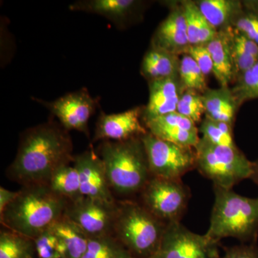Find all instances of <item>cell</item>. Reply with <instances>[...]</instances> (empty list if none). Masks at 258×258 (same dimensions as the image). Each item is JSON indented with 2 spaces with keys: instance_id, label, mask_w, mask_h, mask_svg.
Segmentation results:
<instances>
[{
  "instance_id": "obj_1",
  "label": "cell",
  "mask_w": 258,
  "mask_h": 258,
  "mask_svg": "<svg viewBox=\"0 0 258 258\" xmlns=\"http://www.w3.org/2000/svg\"><path fill=\"white\" fill-rule=\"evenodd\" d=\"M69 132L53 120L25 130L18 152L8 170L10 179L22 186L47 184L60 166L74 163Z\"/></svg>"
},
{
  "instance_id": "obj_2",
  "label": "cell",
  "mask_w": 258,
  "mask_h": 258,
  "mask_svg": "<svg viewBox=\"0 0 258 258\" xmlns=\"http://www.w3.org/2000/svg\"><path fill=\"white\" fill-rule=\"evenodd\" d=\"M69 203L47 184L27 185L0 214V221L7 230L35 240L64 215Z\"/></svg>"
},
{
  "instance_id": "obj_3",
  "label": "cell",
  "mask_w": 258,
  "mask_h": 258,
  "mask_svg": "<svg viewBox=\"0 0 258 258\" xmlns=\"http://www.w3.org/2000/svg\"><path fill=\"white\" fill-rule=\"evenodd\" d=\"M111 190L122 195L140 193L152 177L142 137L103 141L98 149Z\"/></svg>"
},
{
  "instance_id": "obj_4",
  "label": "cell",
  "mask_w": 258,
  "mask_h": 258,
  "mask_svg": "<svg viewBox=\"0 0 258 258\" xmlns=\"http://www.w3.org/2000/svg\"><path fill=\"white\" fill-rule=\"evenodd\" d=\"M215 203L206 235L220 242L233 237L242 242L256 243L258 236V198L238 195L232 189L214 186Z\"/></svg>"
},
{
  "instance_id": "obj_5",
  "label": "cell",
  "mask_w": 258,
  "mask_h": 258,
  "mask_svg": "<svg viewBox=\"0 0 258 258\" xmlns=\"http://www.w3.org/2000/svg\"><path fill=\"white\" fill-rule=\"evenodd\" d=\"M167 224L148 211L141 203H117L113 237L135 258H148L159 249Z\"/></svg>"
},
{
  "instance_id": "obj_6",
  "label": "cell",
  "mask_w": 258,
  "mask_h": 258,
  "mask_svg": "<svg viewBox=\"0 0 258 258\" xmlns=\"http://www.w3.org/2000/svg\"><path fill=\"white\" fill-rule=\"evenodd\" d=\"M196 169L214 186L232 189L242 180L249 179L252 161L238 147L215 145L200 137L195 147Z\"/></svg>"
},
{
  "instance_id": "obj_7",
  "label": "cell",
  "mask_w": 258,
  "mask_h": 258,
  "mask_svg": "<svg viewBox=\"0 0 258 258\" xmlns=\"http://www.w3.org/2000/svg\"><path fill=\"white\" fill-rule=\"evenodd\" d=\"M141 204L166 224L180 222L190 198L188 186L181 179L152 176L141 191Z\"/></svg>"
},
{
  "instance_id": "obj_8",
  "label": "cell",
  "mask_w": 258,
  "mask_h": 258,
  "mask_svg": "<svg viewBox=\"0 0 258 258\" xmlns=\"http://www.w3.org/2000/svg\"><path fill=\"white\" fill-rule=\"evenodd\" d=\"M142 140L149 161L151 175L166 179H181L196 169L195 148L181 147L153 136L148 132Z\"/></svg>"
},
{
  "instance_id": "obj_9",
  "label": "cell",
  "mask_w": 258,
  "mask_h": 258,
  "mask_svg": "<svg viewBox=\"0 0 258 258\" xmlns=\"http://www.w3.org/2000/svg\"><path fill=\"white\" fill-rule=\"evenodd\" d=\"M220 242L198 235L181 222L167 224L160 246L148 258H219Z\"/></svg>"
},
{
  "instance_id": "obj_10",
  "label": "cell",
  "mask_w": 258,
  "mask_h": 258,
  "mask_svg": "<svg viewBox=\"0 0 258 258\" xmlns=\"http://www.w3.org/2000/svg\"><path fill=\"white\" fill-rule=\"evenodd\" d=\"M35 101L47 108L68 132L77 131L89 136L88 121L96 112L98 103L86 88L67 93L53 101L37 98Z\"/></svg>"
},
{
  "instance_id": "obj_11",
  "label": "cell",
  "mask_w": 258,
  "mask_h": 258,
  "mask_svg": "<svg viewBox=\"0 0 258 258\" xmlns=\"http://www.w3.org/2000/svg\"><path fill=\"white\" fill-rule=\"evenodd\" d=\"M117 203L111 205L83 196L69 202L64 215L89 237L112 235Z\"/></svg>"
},
{
  "instance_id": "obj_12",
  "label": "cell",
  "mask_w": 258,
  "mask_h": 258,
  "mask_svg": "<svg viewBox=\"0 0 258 258\" xmlns=\"http://www.w3.org/2000/svg\"><path fill=\"white\" fill-rule=\"evenodd\" d=\"M74 165L79 174L81 195L114 205L116 203L101 158L93 148L75 156Z\"/></svg>"
},
{
  "instance_id": "obj_13",
  "label": "cell",
  "mask_w": 258,
  "mask_h": 258,
  "mask_svg": "<svg viewBox=\"0 0 258 258\" xmlns=\"http://www.w3.org/2000/svg\"><path fill=\"white\" fill-rule=\"evenodd\" d=\"M143 110L144 107L137 106L112 114L102 111L97 120L93 142H120L145 135L148 130L142 120Z\"/></svg>"
},
{
  "instance_id": "obj_14",
  "label": "cell",
  "mask_w": 258,
  "mask_h": 258,
  "mask_svg": "<svg viewBox=\"0 0 258 258\" xmlns=\"http://www.w3.org/2000/svg\"><path fill=\"white\" fill-rule=\"evenodd\" d=\"M146 3L137 0H80L69 5L71 11L98 15L124 29L140 20Z\"/></svg>"
},
{
  "instance_id": "obj_15",
  "label": "cell",
  "mask_w": 258,
  "mask_h": 258,
  "mask_svg": "<svg viewBox=\"0 0 258 258\" xmlns=\"http://www.w3.org/2000/svg\"><path fill=\"white\" fill-rule=\"evenodd\" d=\"M171 5L169 15L154 32L151 45L176 55H183L190 45L186 20L180 3Z\"/></svg>"
},
{
  "instance_id": "obj_16",
  "label": "cell",
  "mask_w": 258,
  "mask_h": 258,
  "mask_svg": "<svg viewBox=\"0 0 258 258\" xmlns=\"http://www.w3.org/2000/svg\"><path fill=\"white\" fill-rule=\"evenodd\" d=\"M148 85L149 101L144 107L143 122L176 111L180 97L184 91L179 76L150 81Z\"/></svg>"
},
{
  "instance_id": "obj_17",
  "label": "cell",
  "mask_w": 258,
  "mask_h": 258,
  "mask_svg": "<svg viewBox=\"0 0 258 258\" xmlns=\"http://www.w3.org/2000/svg\"><path fill=\"white\" fill-rule=\"evenodd\" d=\"M230 28L217 31L211 41L206 45L213 62L212 74L220 86H230L235 81Z\"/></svg>"
},
{
  "instance_id": "obj_18",
  "label": "cell",
  "mask_w": 258,
  "mask_h": 258,
  "mask_svg": "<svg viewBox=\"0 0 258 258\" xmlns=\"http://www.w3.org/2000/svg\"><path fill=\"white\" fill-rule=\"evenodd\" d=\"M205 116L216 121L234 125L236 114L240 109L230 86L208 88L203 93Z\"/></svg>"
},
{
  "instance_id": "obj_19",
  "label": "cell",
  "mask_w": 258,
  "mask_h": 258,
  "mask_svg": "<svg viewBox=\"0 0 258 258\" xmlns=\"http://www.w3.org/2000/svg\"><path fill=\"white\" fill-rule=\"evenodd\" d=\"M179 55L151 45L142 59L141 75L147 82L179 76Z\"/></svg>"
},
{
  "instance_id": "obj_20",
  "label": "cell",
  "mask_w": 258,
  "mask_h": 258,
  "mask_svg": "<svg viewBox=\"0 0 258 258\" xmlns=\"http://www.w3.org/2000/svg\"><path fill=\"white\" fill-rule=\"evenodd\" d=\"M195 3L217 31L232 27L243 10L242 1L240 0H198Z\"/></svg>"
},
{
  "instance_id": "obj_21",
  "label": "cell",
  "mask_w": 258,
  "mask_h": 258,
  "mask_svg": "<svg viewBox=\"0 0 258 258\" xmlns=\"http://www.w3.org/2000/svg\"><path fill=\"white\" fill-rule=\"evenodd\" d=\"M50 228L63 244L64 258H82L90 239L84 231L64 215Z\"/></svg>"
},
{
  "instance_id": "obj_22",
  "label": "cell",
  "mask_w": 258,
  "mask_h": 258,
  "mask_svg": "<svg viewBox=\"0 0 258 258\" xmlns=\"http://www.w3.org/2000/svg\"><path fill=\"white\" fill-rule=\"evenodd\" d=\"M180 5L186 20L190 45H207L216 35L217 30L205 18L195 1L184 0Z\"/></svg>"
},
{
  "instance_id": "obj_23",
  "label": "cell",
  "mask_w": 258,
  "mask_h": 258,
  "mask_svg": "<svg viewBox=\"0 0 258 258\" xmlns=\"http://www.w3.org/2000/svg\"><path fill=\"white\" fill-rule=\"evenodd\" d=\"M47 184L54 192L69 202L83 197L79 172L71 164L57 168L50 176Z\"/></svg>"
},
{
  "instance_id": "obj_24",
  "label": "cell",
  "mask_w": 258,
  "mask_h": 258,
  "mask_svg": "<svg viewBox=\"0 0 258 258\" xmlns=\"http://www.w3.org/2000/svg\"><path fill=\"white\" fill-rule=\"evenodd\" d=\"M36 252L35 240L13 231L0 232V258H34Z\"/></svg>"
},
{
  "instance_id": "obj_25",
  "label": "cell",
  "mask_w": 258,
  "mask_h": 258,
  "mask_svg": "<svg viewBox=\"0 0 258 258\" xmlns=\"http://www.w3.org/2000/svg\"><path fill=\"white\" fill-rule=\"evenodd\" d=\"M144 124L148 132L157 138L181 147L195 148L200 141L199 131L194 132L185 130L179 127L162 125L154 120H147L144 122Z\"/></svg>"
},
{
  "instance_id": "obj_26",
  "label": "cell",
  "mask_w": 258,
  "mask_h": 258,
  "mask_svg": "<svg viewBox=\"0 0 258 258\" xmlns=\"http://www.w3.org/2000/svg\"><path fill=\"white\" fill-rule=\"evenodd\" d=\"M82 258H135L112 235L90 237Z\"/></svg>"
},
{
  "instance_id": "obj_27",
  "label": "cell",
  "mask_w": 258,
  "mask_h": 258,
  "mask_svg": "<svg viewBox=\"0 0 258 258\" xmlns=\"http://www.w3.org/2000/svg\"><path fill=\"white\" fill-rule=\"evenodd\" d=\"M179 76L184 91L203 93L208 88L206 76L189 55H183L180 59Z\"/></svg>"
},
{
  "instance_id": "obj_28",
  "label": "cell",
  "mask_w": 258,
  "mask_h": 258,
  "mask_svg": "<svg viewBox=\"0 0 258 258\" xmlns=\"http://www.w3.org/2000/svg\"><path fill=\"white\" fill-rule=\"evenodd\" d=\"M231 90L240 107L258 99V62L236 80Z\"/></svg>"
},
{
  "instance_id": "obj_29",
  "label": "cell",
  "mask_w": 258,
  "mask_h": 258,
  "mask_svg": "<svg viewBox=\"0 0 258 258\" xmlns=\"http://www.w3.org/2000/svg\"><path fill=\"white\" fill-rule=\"evenodd\" d=\"M243 10L232 27L258 45V0L242 1Z\"/></svg>"
},
{
  "instance_id": "obj_30",
  "label": "cell",
  "mask_w": 258,
  "mask_h": 258,
  "mask_svg": "<svg viewBox=\"0 0 258 258\" xmlns=\"http://www.w3.org/2000/svg\"><path fill=\"white\" fill-rule=\"evenodd\" d=\"M176 112L200 124L205 114L202 93L191 90L184 91L180 97Z\"/></svg>"
},
{
  "instance_id": "obj_31",
  "label": "cell",
  "mask_w": 258,
  "mask_h": 258,
  "mask_svg": "<svg viewBox=\"0 0 258 258\" xmlns=\"http://www.w3.org/2000/svg\"><path fill=\"white\" fill-rule=\"evenodd\" d=\"M38 258H64L66 250L57 236L50 228L42 232L35 240Z\"/></svg>"
},
{
  "instance_id": "obj_32",
  "label": "cell",
  "mask_w": 258,
  "mask_h": 258,
  "mask_svg": "<svg viewBox=\"0 0 258 258\" xmlns=\"http://www.w3.org/2000/svg\"><path fill=\"white\" fill-rule=\"evenodd\" d=\"M202 137L215 145L237 147L234 141L233 134L225 132L220 128L216 121L205 116L198 127Z\"/></svg>"
},
{
  "instance_id": "obj_33",
  "label": "cell",
  "mask_w": 258,
  "mask_h": 258,
  "mask_svg": "<svg viewBox=\"0 0 258 258\" xmlns=\"http://www.w3.org/2000/svg\"><path fill=\"white\" fill-rule=\"evenodd\" d=\"M184 55H189L195 61L205 76L212 74L213 62L206 45H190Z\"/></svg>"
},
{
  "instance_id": "obj_34",
  "label": "cell",
  "mask_w": 258,
  "mask_h": 258,
  "mask_svg": "<svg viewBox=\"0 0 258 258\" xmlns=\"http://www.w3.org/2000/svg\"><path fill=\"white\" fill-rule=\"evenodd\" d=\"M222 258H258V247L256 243L234 246L226 250Z\"/></svg>"
},
{
  "instance_id": "obj_35",
  "label": "cell",
  "mask_w": 258,
  "mask_h": 258,
  "mask_svg": "<svg viewBox=\"0 0 258 258\" xmlns=\"http://www.w3.org/2000/svg\"><path fill=\"white\" fill-rule=\"evenodd\" d=\"M18 195V191H10L1 186L0 188V214L4 211L8 205L14 201Z\"/></svg>"
},
{
  "instance_id": "obj_36",
  "label": "cell",
  "mask_w": 258,
  "mask_h": 258,
  "mask_svg": "<svg viewBox=\"0 0 258 258\" xmlns=\"http://www.w3.org/2000/svg\"><path fill=\"white\" fill-rule=\"evenodd\" d=\"M249 179H252L258 186V160L252 161V174Z\"/></svg>"
}]
</instances>
